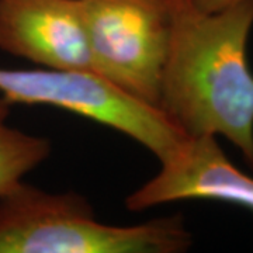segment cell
<instances>
[{"label":"cell","instance_id":"cell-1","mask_svg":"<svg viewBox=\"0 0 253 253\" xmlns=\"http://www.w3.org/2000/svg\"><path fill=\"white\" fill-rule=\"evenodd\" d=\"M253 0L206 13L170 0L156 109L187 136H224L253 169V73L246 58Z\"/></svg>","mask_w":253,"mask_h":253},{"label":"cell","instance_id":"cell-2","mask_svg":"<svg viewBox=\"0 0 253 253\" xmlns=\"http://www.w3.org/2000/svg\"><path fill=\"white\" fill-rule=\"evenodd\" d=\"M191 242L180 214L109 225L75 191L48 193L21 180L0 196V253H179Z\"/></svg>","mask_w":253,"mask_h":253},{"label":"cell","instance_id":"cell-3","mask_svg":"<svg viewBox=\"0 0 253 253\" xmlns=\"http://www.w3.org/2000/svg\"><path fill=\"white\" fill-rule=\"evenodd\" d=\"M0 94L10 104L51 106L110 126L163 162L184 135L162 113L93 72L0 68Z\"/></svg>","mask_w":253,"mask_h":253},{"label":"cell","instance_id":"cell-4","mask_svg":"<svg viewBox=\"0 0 253 253\" xmlns=\"http://www.w3.org/2000/svg\"><path fill=\"white\" fill-rule=\"evenodd\" d=\"M93 71L156 109L170 31V0H79Z\"/></svg>","mask_w":253,"mask_h":253},{"label":"cell","instance_id":"cell-5","mask_svg":"<svg viewBox=\"0 0 253 253\" xmlns=\"http://www.w3.org/2000/svg\"><path fill=\"white\" fill-rule=\"evenodd\" d=\"M181 200H212L253 212V176L228 159L215 136H186L161 162V170L126 200L129 211H144Z\"/></svg>","mask_w":253,"mask_h":253},{"label":"cell","instance_id":"cell-6","mask_svg":"<svg viewBox=\"0 0 253 253\" xmlns=\"http://www.w3.org/2000/svg\"><path fill=\"white\" fill-rule=\"evenodd\" d=\"M0 49L41 68L94 73L79 0H0Z\"/></svg>","mask_w":253,"mask_h":253},{"label":"cell","instance_id":"cell-7","mask_svg":"<svg viewBox=\"0 0 253 253\" xmlns=\"http://www.w3.org/2000/svg\"><path fill=\"white\" fill-rule=\"evenodd\" d=\"M11 104L0 96V196L23 180L51 154L46 138L30 135L7 124Z\"/></svg>","mask_w":253,"mask_h":253},{"label":"cell","instance_id":"cell-8","mask_svg":"<svg viewBox=\"0 0 253 253\" xmlns=\"http://www.w3.org/2000/svg\"><path fill=\"white\" fill-rule=\"evenodd\" d=\"M190 1L193 3V6H196L201 11L215 13V11L228 9L231 6H235L245 0H190Z\"/></svg>","mask_w":253,"mask_h":253}]
</instances>
